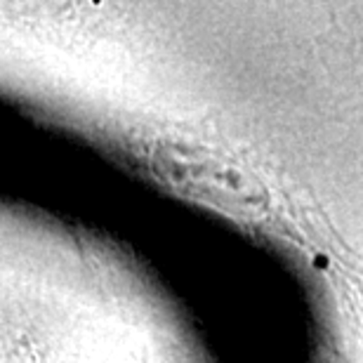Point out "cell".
Listing matches in <instances>:
<instances>
[{
	"label": "cell",
	"mask_w": 363,
	"mask_h": 363,
	"mask_svg": "<svg viewBox=\"0 0 363 363\" xmlns=\"http://www.w3.org/2000/svg\"><path fill=\"white\" fill-rule=\"evenodd\" d=\"M154 168L179 189L215 201L220 206L257 210L267 203V191L257 177L241 165L210 154L206 149L177 142H161L154 151Z\"/></svg>",
	"instance_id": "cell-1"
}]
</instances>
